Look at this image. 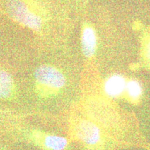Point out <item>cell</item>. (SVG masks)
Segmentation results:
<instances>
[{
    "mask_svg": "<svg viewBox=\"0 0 150 150\" xmlns=\"http://www.w3.org/2000/svg\"><path fill=\"white\" fill-rule=\"evenodd\" d=\"M5 14L13 21L45 38L51 21L46 0H1Z\"/></svg>",
    "mask_w": 150,
    "mask_h": 150,
    "instance_id": "6da1fadb",
    "label": "cell"
},
{
    "mask_svg": "<svg viewBox=\"0 0 150 150\" xmlns=\"http://www.w3.org/2000/svg\"><path fill=\"white\" fill-rule=\"evenodd\" d=\"M66 83L63 72L54 65L42 64L33 72V91L40 99H47L59 94Z\"/></svg>",
    "mask_w": 150,
    "mask_h": 150,
    "instance_id": "7a4b0ae2",
    "label": "cell"
},
{
    "mask_svg": "<svg viewBox=\"0 0 150 150\" xmlns=\"http://www.w3.org/2000/svg\"><path fill=\"white\" fill-rule=\"evenodd\" d=\"M22 137L28 143L40 150H64L68 144L65 137L50 134L36 128L24 129Z\"/></svg>",
    "mask_w": 150,
    "mask_h": 150,
    "instance_id": "3957f363",
    "label": "cell"
},
{
    "mask_svg": "<svg viewBox=\"0 0 150 150\" xmlns=\"http://www.w3.org/2000/svg\"><path fill=\"white\" fill-rule=\"evenodd\" d=\"M74 133L77 139L89 147L98 145L102 140L101 129L89 120H79L75 125Z\"/></svg>",
    "mask_w": 150,
    "mask_h": 150,
    "instance_id": "277c9868",
    "label": "cell"
},
{
    "mask_svg": "<svg viewBox=\"0 0 150 150\" xmlns=\"http://www.w3.org/2000/svg\"><path fill=\"white\" fill-rule=\"evenodd\" d=\"M18 88L13 75L8 71L0 69V99L12 101L16 99Z\"/></svg>",
    "mask_w": 150,
    "mask_h": 150,
    "instance_id": "5b68a950",
    "label": "cell"
},
{
    "mask_svg": "<svg viewBox=\"0 0 150 150\" xmlns=\"http://www.w3.org/2000/svg\"><path fill=\"white\" fill-rule=\"evenodd\" d=\"M81 46L86 58L91 59L95 55L97 50V35L93 27L88 24H85L82 28Z\"/></svg>",
    "mask_w": 150,
    "mask_h": 150,
    "instance_id": "8992f818",
    "label": "cell"
},
{
    "mask_svg": "<svg viewBox=\"0 0 150 150\" xmlns=\"http://www.w3.org/2000/svg\"><path fill=\"white\" fill-rule=\"evenodd\" d=\"M127 81L122 75L113 74L109 76L104 83V91L108 96L116 98L125 92Z\"/></svg>",
    "mask_w": 150,
    "mask_h": 150,
    "instance_id": "52a82bcc",
    "label": "cell"
},
{
    "mask_svg": "<svg viewBox=\"0 0 150 150\" xmlns=\"http://www.w3.org/2000/svg\"><path fill=\"white\" fill-rule=\"evenodd\" d=\"M125 92L129 98L132 100H137L142 95V86L138 81L131 79L127 82Z\"/></svg>",
    "mask_w": 150,
    "mask_h": 150,
    "instance_id": "ba28073f",
    "label": "cell"
},
{
    "mask_svg": "<svg viewBox=\"0 0 150 150\" xmlns=\"http://www.w3.org/2000/svg\"><path fill=\"white\" fill-rule=\"evenodd\" d=\"M145 56L146 58L150 61V40L148 41L145 47Z\"/></svg>",
    "mask_w": 150,
    "mask_h": 150,
    "instance_id": "9c48e42d",
    "label": "cell"
},
{
    "mask_svg": "<svg viewBox=\"0 0 150 150\" xmlns=\"http://www.w3.org/2000/svg\"><path fill=\"white\" fill-rule=\"evenodd\" d=\"M3 113V110H1V108H0V115H1V114H2Z\"/></svg>",
    "mask_w": 150,
    "mask_h": 150,
    "instance_id": "30bf717a",
    "label": "cell"
},
{
    "mask_svg": "<svg viewBox=\"0 0 150 150\" xmlns=\"http://www.w3.org/2000/svg\"><path fill=\"white\" fill-rule=\"evenodd\" d=\"M0 150H4V149H3V148H2V147H1V145H0Z\"/></svg>",
    "mask_w": 150,
    "mask_h": 150,
    "instance_id": "8fae6325",
    "label": "cell"
}]
</instances>
